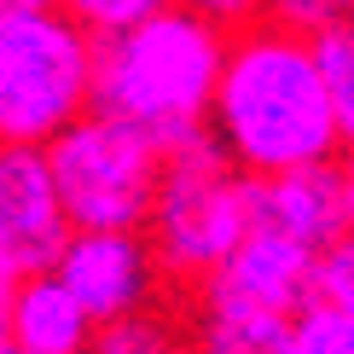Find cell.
Returning <instances> with one entry per match:
<instances>
[{"label":"cell","instance_id":"8fae6325","mask_svg":"<svg viewBox=\"0 0 354 354\" xmlns=\"http://www.w3.org/2000/svg\"><path fill=\"white\" fill-rule=\"evenodd\" d=\"M192 354H297V319L244 314V308H198Z\"/></svg>","mask_w":354,"mask_h":354},{"label":"cell","instance_id":"8992f818","mask_svg":"<svg viewBox=\"0 0 354 354\" xmlns=\"http://www.w3.org/2000/svg\"><path fill=\"white\" fill-rule=\"evenodd\" d=\"M53 273L87 308V319L99 331L116 326V319L151 314L157 285H163V268H157L145 232H76Z\"/></svg>","mask_w":354,"mask_h":354},{"label":"cell","instance_id":"7c38bea8","mask_svg":"<svg viewBox=\"0 0 354 354\" xmlns=\"http://www.w3.org/2000/svg\"><path fill=\"white\" fill-rule=\"evenodd\" d=\"M314 58L326 76L331 111H337V134H343V157L354 151V12L343 6L331 24L314 29Z\"/></svg>","mask_w":354,"mask_h":354},{"label":"cell","instance_id":"6da1fadb","mask_svg":"<svg viewBox=\"0 0 354 354\" xmlns=\"http://www.w3.org/2000/svg\"><path fill=\"white\" fill-rule=\"evenodd\" d=\"M209 134L227 151V163L250 180L337 169L343 134H337V111L314 58V35L290 29L279 12L232 24Z\"/></svg>","mask_w":354,"mask_h":354},{"label":"cell","instance_id":"3957f363","mask_svg":"<svg viewBox=\"0 0 354 354\" xmlns=\"http://www.w3.org/2000/svg\"><path fill=\"white\" fill-rule=\"evenodd\" d=\"M93 111V35L70 6L0 0V145L47 151Z\"/></svg>","mask_w":354,"mask_h":354},{"label":"cell","instance_id":"277c9868","mask_svg":"<svg viewBox=\"0 0 354 354\" xmlns=\"http://www.w3.org/2000/svg\"><path fill=\"white\" fill-rule=\"evenodd\" d=\"M250 232H256L250 174H239L227 163L215 134L174 145L169 163H163L151 221H145V244H151L163 279L203 290Z\"/></svg>","mask_w":354,"mask_h":354},{"label":"cell","instance_id":"4fadbf2b","mask_svg":"<svg viewBox=\"0 0 354 354\" xmlns=\"http://www.w3.org/2000/svg\"><path fill=\"white\" fill-rule=\"evenodd\" d=\"M93 354H192V343L174 331L169 314H134V319H116V326L99 331Z\"/></svg>","mask_w":354,"mask_h":354},{"label":"cell","instance_id":"52a82bcc","mask_svg":"<svg viewBox=\"0 0 354 354\" xmlns=\"http://www.w3.org/2000/svg\"><path fill=\"white\" fill-rule=\"evenodd\" d=\"M70 239H76V227L64 215L47 151L0 145V261H12L24 279L53 273Z\"/></svg>","mask_w":354,"mask_h":354},{"label":"cell","instance_id":"ac0fdd59","mask_svg":"<svg viewBox=\"0 0 354 354\" xmlns=\"http://www.w3.org/2000/svg\"><path fill=\"white\" fill-rule=\"evenodd\" d=\"M337 169H343V215H348V232H354V151H348Z\"/></svg>","mask_w":354,"mask_h":354},{"label":"cell","instance_id":"7a4b0ae2","mask_svg":"<svg viewBox=\"0 0 354 354\" xmlns=\"http://www.w3.org/2000/svg\"><path fill=\"white\" fill-rule=\"evenodd\" d=\"M232 24L203 6H157L145 24L93 41V116L145 128L163 151L209 134Z\"/></svg>","mask_w":354,"mask_h":354},{"label":"cell","instance_id":"9a60e30c","mask_svg":"<svg viewBox=\"0 0 354 354\" xmlns=\"http://www.w3.org/2000/svg\"><path fill=\"white\" fill-rule=\"evenodd\" d=\"M314 302H326V308H337V314L354 319V232L337 239L326 256H319V268H314Z\"/></svg>","mask_w":354,"mask_h":354},{"label":"cell","instance_id":"30bf717a","mask_svg":"<svg viewBox=\"0 0 354 354\" xmlns=\"http://www.w3.org/2000/svg\"><path fill=\"white\" fill-rule=\"evenodd\" d=\"M6 337H12L18 354H93L99 326L87 319V308L58 285V273H35V279H24V290H18Z\"/></svg>","mask_w":354,"mask_h":354},{"label":"cell","instance_id":"2e32d148","mask_svg":"<svg viewBox=\"0 0 354 354\" xmlns=\"http://www.w3.org/2000/svg\"><path fill=\"white\" fill-rule=\"evenodd\" d=\"M76 24L87 29L93 41H105V35H122V29H134V24H145L157 12V0H76Z\"/></svg>","mask_w":354,"mask_h":354},{"label":"cell","instance_id":"9c48e42d","mask_svg":"<svg viewBox=\"0 0 354 354\" xmlns=\"http://www.w3.org/2000/svg\"><path fill=\"white\" fill-rule=\"evenodd\" d=\"M250 203H256V227L279 232V239L326 256L337 239H348L343 215V169H302L279 174V180H250Z\"/></svg>","mask_w":354,"mask_h":354},{"label":"cell","instance_id":"5bb4252c","mask_svg":"<svg viewBox=\"0 0 354 354\" xmlns=\"http://www.w3.org/2000/svg\"><path fill=\"white\" fill-rule=\"evenodd\" d=\"M297 354H354V319L326 302H308L297 314Z\"/></svg>","mask_w":354,"mask_h":354},{"label":"cell","instance_id":"5b68a950","mask_svg":"<svg viewBox=\"0 0 354 354\" xmlns=\"http://www.w3.org/2000/svg\"><path fill=\"white\" fill-rule=\"evenodd\" d=\"M47 163L76 232H145L169 151L145 128L87 111L70 134L47 145Z\"/></svg>","mask_w":354,"mask_h":354},{"label":"cell","instance_id":"d6986e66","mask_svg":"<svg viewBox=\"0 0 354 354\" xmlns=\"http://www.w3.org/2000/svg\"><path fill=\"white\" fill-rule=\"evenodd\" d=\"M0 354H18V348H12V337H6V331H0Z\"/></svg>","mask_w":354,"mask_h":354},{"label":"cell","instance_id":"e0dca14e","mask_svg":"<svg viewBox=\"0 0 354 354\" xmlns=\"http://www.w3.org/2000/svg\"><path fill=\"white\" fill-rule=\"evenodd\" d=\"M18 290H24V273L12 261H0V331L12 326V308H18Z\"/></svg>","mask_w":354,"mask_h":354},{"label":"cell","instance_id":"ba28073f","mask_svg":"<svg viewBox=\"0 0 354 354\" xmlns=\"http://www.w3.org/2000/svg\"><path fill=\"white\" fill-rule=\"evenodd\" d=\"M314 268L319 256L279 232H250V239L227 256L209 285L198 290V308H244V314H279L297 319L308 302H314Z\"/></svg>","mask_w":354,"mask_h":354}]
</instances>
